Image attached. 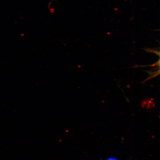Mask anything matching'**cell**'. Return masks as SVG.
<instances>
[{
  "label": "cell",
  "instance_id": "cell-1",
  "mask_svg": "<svg viewBox=\"0 0 160 160\" xmlns=\"http://www.w3.org/2000/svg\"><path fill=\"white\" fill-rule=\"evenodd\" d=\"M107 160H118L117 159L115 158H109Z\"/></svg>",
  "mask_w": 160,
  "mask_h": 160
},
{
  "label": "cell",
  "instance_id": "cell-2",
  "mask_svg": "<svg viewBox=\"0 0 160 160\" xmlns=\"http://www.w3.org/2000/svg\"></svg>",
  "mask_w": 160,
  "mask_h": 160
}]
</instances>
